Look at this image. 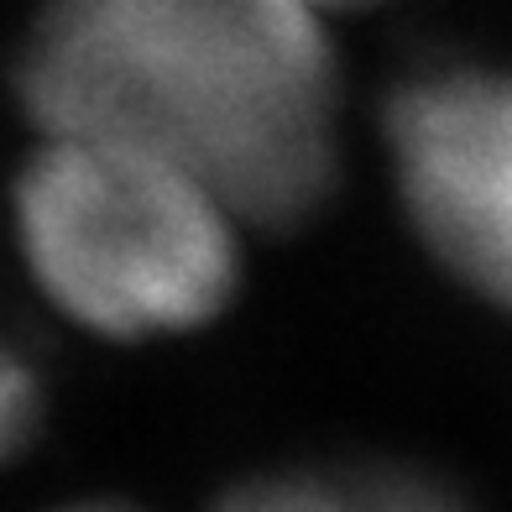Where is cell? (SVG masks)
<instances>
[{
	"instance_id": "cell-3",
	"label": "cell",
	"mask_w": 512,
	"mask_h": 512,
	"mask_svg": "<svg viewBox=\"0 0 512 512\" xmlns=\"http://www.w3.org/2000/svg\"><path fill=\"white\" fill-rule=\"evenodd\" d=\"M403 220L481 304L512 314V63H434L382 105Z\"/></svg>"
},
{
	"instance_id": "cell-7",
	"label": "cell",
	"mask_w": 512,
	"mask_h": 512,
	"mask_svg": "<svg viewBox=\"0 0 512 512\" xmlns=\"http://www.w3.org/2000/svg\"><path fill=\"white\" fill-rule=\"evenodd\" d=\"M58 512H136L126 502H74V507H58Z\"/></svg>"
},
{
	"instance_id": "cell-1",
	"label": "cell",
	"mask_w": 512,
	"mask_h": 512,
	"mask_svg": "<svg viewBox=\"0 0 512 512\" xmlns=\"http://www.w3.org/2000/svg\"><path fill=\"white\" fill-rule=\"evenodd\" d=\"M16 95L37 136L142 147L246 230L314 220L340 178V58L304 0H42Z\"/></svg>"
},
{
	"instance_id": "cell-5",
	"label": "cell",
	"mask_w": 512,
	"mask_h": 512,
	"mask_svg": "<svg viewBox=\"0 0 512 512\" xmlns=\"http://www.w3.org/2000/svg\"><path fill=\"white\" fill-rule=\"evenodd\" d=\"M42 424V382L27 351L0 330V465H11L21 450L32 445Z\"/></svg>"
},
{
	"instance_id": "cell-2",
	"label": "cell",
	"mask_w": 512,
	"mask_h": 512,
	"mask_svg": "<svg viewBox=\"0 0 512 512\" xmlns=\"http://www.w3.org/2000/svg\"><path fill=\"white\" fill-rule=\"evenodd\" d=\"M11 241L42 304L115 345L215 324L246 272V220L209 183L100 136H37L11 183Z\"/></svg>"
},
{
	"instance_id": "cell-6",
	"label": "cell",
	"mask_w": 512,
	"mask_h": 512,
	"mask_svg": "<svg viewBox=\"0 0 512 512\" xmlns=\"http://www.w3.org/2000/svg\"><path fill=\"white\" fill-rule=\"evenodd\" d=\"M319 16H340V11H361V6H382V0H304Z\"/></svg>"
},
{
	"instance_id": "cell-4",
	"label": "cell",
	"mask_w": 512,
	"mask_h": 512,
	"mask_svg": "<svg viewBox=\"0 0 512 512\" xmlns=\"http://www.w3.org/2000/svg\"><path fill=\"white\" fill-rule=\"evenodd\" d=\"M209 512H382L377 465H324V471L246 476Z\"/></svg>"
}]
</instances>
